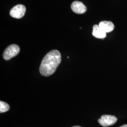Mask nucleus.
Listing matches in <instances>:
<instances>
[{"instance_id":"obj_7","label":"nucleus","mask_w":127,"mask_h":127,"mask_svg":"<svg viewBox=\"0 0 127 127\" xmlns=\"http://www.w3.org/2000/svg\"><path fill=\"white\" fill-rule=\"evenodd\" d=\"M92 35L96 38L104 39L106 37V33L103 31L99 26L95 25L93 27Z\"/></svg>"},{"instance_id":"obj_5","label":"nucleus","mask_w":127,"mask_h":127,"mask_svg":"<svg viewBox=\"0 0 127 127\" xmlns=\"http://www.w3.org/2000/svg\"><path fill=\"white\" fill-rule=\"evenodd\" d=\"M71 9L73 12L77 14L84 13L87 10L86 7L83 3L79 1H73L71 5Z\"/></svg>"},{"instance_id":"obj_9","label":"nucleus","mask_w":127,"mask_h":127,"mask_svg":"<svg viewBox=\"0 0 127 127\" xmlns=\"http://www.w3.org/2000/svg\"><path fill=\"white\" fill-rule=\"evenodd\" d=\"M119 127H127V124H125V125H122V126Z\"/></svg>"},{"instance_id":"obj_6","label":"nucleus","mask_w":127,"mask_h":127,"mask_svg":"<svg viewBox=\"0 0 127 127\" xmlns=\"http://www.w3.org/2000/svg\"><path fill=\"white\" fill-rule=\"evenodd\" d=\"M98 26L105 33L113 31L114 28V26L113 22L108 21H101L99 24Z\"/></svg>"},{"instance_id":"obj_8","label":"nucleus","mask_w":127,"mask_h":127,"mask_svg":"<svg viewBox=\"0 0 127 127\" xmlns=\"http://www.w3.org/2000/svg\"><path fill=\"white\" fill-rule=\"evenodd\" d=\"M9 109V105L3 101H0V113H2L7 112Z\"/></svg>"},{"instance_id":"obj_3","label":"nucleus","mask_w":127,"mask_h":127,"mask_svg":"<svg viewBox=\"0 0 127 127\" xmlns=\"http://www.w3.org/2000/svg\"><path fill=\"white\" fill-rule=\"evenodd\" d=\"M117 118L112 115H103L98 119V122L101 125L104 127H108L114 125L116 123Z\"/></svg>"},{"instance_id":"obj_10","label":"nucleus","mask_w":127,"mask_h":127,"mask_svg":"<svg viewBox=\"0 0 127 127\" xmlns=\"http://www.w3.org/2000/svg\"><path fill=\"white\" fill-rule=\"evenodd\" d=\"M72 127H81V126H73Z\"/></svg>"},{"instance_id":"obj_1","label":"nucleus","mask_w":127,"mask_h":127,"mask_svg":"<svg viewBox=\"0 0 127 127\" xmlns=\"http://www.w3.org/2000/svg\"><path fill=\"white\" fill-rule=\"evenodd\" d=\"M61 61V55L56 50L48 52L42 59L40 66V72L44 76L53 74Z\"/></svg>"},{"instance_id":"obj_2","label":"nucleus","mask_w":127,"mask_h":127,"mask_svg":"<svg viewBox=\"0 0 127 127\" xmlns=\"http://www.w3.org/2000/svg\"><path fill=\"white\" fill-rule=\"evenodd\" d=\"M20 51L19 46L16 44H11L9 46L3 54V58L6 60H9L18 54Z\"/></svg>"},{"instance_id":"obj_4","label":"nucleus","mask_w":127,"mask_h":127,"mask_svg":"<svg viewBox=\"0 0 127 127\" xmlns=\"http://www.w3.org/2000/svg\"><path fill=\"white\" fill-rule=\"evenodd\" d=\"M26 7L22 4L14 6L10 11V15L14 18H21L24 16L26 12Z\"/></svg>"}]
</instances>
